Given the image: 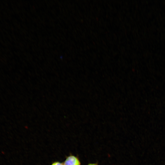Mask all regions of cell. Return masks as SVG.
<instances>
[{"label":"cell","instance_id":"1","mask_svg":"<svg viewBox=\"0 0 165 165\" xmlns=\"http://www.w3.org/2000/svg\"><path fill=\"white\" fill-rule=\"evenodd\" d=\"M63 163V165H81L79 157L71 154L66 157Z\"/></svg>","mask_w":165,"mask_h":165},{"label":"cell","instance_id":"2","mask_svg":"<svg viewBox=\"0 0 165 165\" xmlns=\"http://www.w3.org/2000/svg\"><path fill=\"white\" fill-rule=\"evenodd\" d=\"M50 165H63V163L58 161H55L52 162Z\"/></svg>","mask_w":165,"mask_h":165},{"label":"cell","instance_id":"3","mask_svg":"<svg viewBox=\"0 0 165 165\" xmlns=\"http://www.w3.org/2000/svg\"><path fill=\"white\" fill-rule=\"evenodd\" d=\"M86 165H98V163L97 162L96 163H88Z\"/></svg>","mask_w":165,"mask_h":165}]
</instances>
